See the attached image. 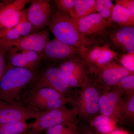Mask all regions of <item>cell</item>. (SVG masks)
Listing matches in <instances>:
<instances>
[{"label":"cell","instance_id":"obj_6","mask_svg":"<svg viewBox=\"0 0 134 134\" xmlns=\"http://www.w3.org/2000/svg\"><path fill=\"white\" fill-rule=\"evenodd\" d=\"M92 81L103 91L108 90L125 77L134 75L114 60L90 71Z\"/></svg>","mask_w":134,"mask_h":134},{"label":"cell","instance_id":"obj_32","mask_svg":"<svg viewBox=\"0 0 134 134\" xmlns=\"http://www.w3.org/2000/svg\"><path fill=\"white\" fill-rule=\"evenodd\" d=\"M77 123H67L59 134H82L76 126Z\"/></svg>","mask_w":134,"mask_h":134},{"label":"cell","instance_id":"obj_29","mask_svg":"<svg viewBox=\"0 0 134 134\" xmlns=\"http://www.w3.org/2000/svg\"><path fill=\"white\" fill-rule=\"evenodd\" d=\"M117 61L125 69L134 73V53L119 54Z\"/></svg>","mask_w":134,"mask_h":134},{"label":"cell","instance_id":"obj_10","mask_svg":"<svg viewBox=\"0 0 134 134\" xmlns=\"http://www.w3.org/2000/svg\"><path fill=\"white\" fill-rule=\"evenodd\" d=\"M122 93L112 88L103 91L99 99V113L116 122L124 120L125 103Z\"/></svg>","mask_w":134,"mask_h":134},{"label":"cell","instance_id":"obj_38","mask_svg":"<svg viewBox=\"0 0 134 134\" xmlns=\"http://www.w3.org/2000/svg\"><path fill=\"white\" fill-rule=\"evenodd\" d=\"M31 134H33V133H32V132H31Z\"/></svg>","mask_w":134,"mask_h":134},{"label":"cell","instance_id":"obj_35","mask_svg":"<svg viewBox=\"0 0 134 134\" xmlns=\"http://www.w3.org/2000/svg\"><path fill=\"white\" fill-rule=\"evenodd\" d=\"M108 134H129L126 131L121 130H115L114 131Z\"/></svg>","mask_w":134,"mask_h":134},{"label":"cell","instance_id":"obj_34","mask_svg":"<svg viewBox=\"0 0 134 134\" xmlns=\"http://www.w3.org/2000/svg\"><path fill=\"white\" fill-rule=\"evenodd\" d=\"M80 132L82 134H100L86 125H83L82 126Z\"/></svg>","mask_w":134,"mask_h":134},{"label":"cell","instance_id":"obj_8","mask_svg":"<svg viewBox=\"0 0 134 134\" xmlns=\"http://www.w3.org/2000/svg\"><path fill=\"white\" fill-rule=\"evenodd\" d=\"M106 44L119 54L134 53V26L112 24L108 30Z\"/></svg>","mask_w":134,"mask_h":134},{"label":"cell","instance_id":"obj_11","mask_svg":"<svg viewBox=\"0 0 134 134\" xmlns=\"http://www.w3.org/2000/svg\"><path fill=\"white\" fill-rule=\"evenodd\" d=\"M44 112L23 104H12L0 101V124L36 120Z\"/></svg>","mask_w":134,"mask_h":134},{"label":"cell","instance_id":"obj_28","mask_svg":"<svg viewBox=\"0 0 134 134\" xmlns=\"http://www.w3.org/2000/svg\"><path fill=\"white\" fill-rule=\"evenodd\" d=\"M76 0H55L54 1L57 10L66 15H69L74 7Z\"/></svg>","mask_w":134,"mask_h":134},{"label":"cell","instance_id":"obj_22","mask_svg":"<svg viewBox=\"0 0 134 134\" xmlns=\"http://www.w3.org/2000/svg\"><path fill=\"white\" fill-rule=\"evenodd\" d=\"M32 124L26 121L9 122L0 124V134H20L31 129Z\"/></svg>","mask_w":134,"mask_h":134},{"label":"cell","instance_id":"obj_3","mask_svg":"<svg viewBox=\"0 0 134 134\" xmlns=\"http://www.w3.org/2000/svg\"><path fill=\"white\" fill-rule=\"evenodd\" d=\"M76 90L73 105L77 109L78 116L84 120H91L99 113V99L103 91L90 79Z\"/></svg>","mask_w":134,"mask_h":134},{"label":"cell","instance_id":"obj_21","mask_svg":"<svg viewBox=\"0 0 134 134\" xmlns=\"http://www.w3.org/2000/svg\"><path fill=\"white\" fill-rule=\"evenodd\" d=\"M111 20L112 24L119 26H134V15L120 5L114 6Z\"/></svg>","mask_w":134,"mask_h":134},{"label":"cell","instance_id":"obj_26","mask_svg":"<svg viewBox=\"0 0 134 134\" xmlns=\"http://www.w3.org/2000/svg\"><path fill=\"white\" fill-rule=\"evenodd\" d=\"M112 88L122 95H127L134 92V75L125 77Z\"/></svg>","mask_w":134,"mask_h":134},{"label":"cell","instance_id":"obj_12","mask_svg":"<svg viewBox=\"0 0 134 134\" xmlns=\"http://www.w3.org/2000/svg\"><path fill=\"white\" fill-rule=\"evenodd\" d=\"M50 41L49 31L45 29L12 41L0 39V44L9 48L14 47L18 51L26 50L41 53Z\"/></svg>","mask_w":134,"mask_h":134},{"label":"cell","instance_id":"obj_27","mask_svg":"<svg viewBox=\"0 0 134 134\" xmlns=\"http://www.w3.org/2000/svg\"><path fill=\"white\" fill-rule=\"evenodd\" d=\"M124 119L133 122L134 120V92L126 95Z\"/></svg>","mask_w":134,"mask_h":134},{"label":"cell","instance_id":"obj_36","mask_svg":"<svg viewBox=\"0 0 134 134\" xmlns=\"http://www.w3.org/2000/svg\"><path fill=\"white\" fill-rule=\"evenodd\" d=\"M11 1H3L2 2H0V10L5 5L10 2ZM0 30H1V28H0Z\"/></svg>","mask_w":134,"mask_h":134},{"label":"cell","instance_id":"obj_1","mask_svg":"<svg viewBox=\"0 0 134 134\" xmlns=\"http://www.w3.org/2000/svg\"><path fill=\"white\" fill-rule=\"evenodd\" d=\"M0 81V101L12 104H23L21 93L35 79L36 70L8 66Z\"/></svg>","mask_w":134,"mask_h":134},{"label":"cell","instance_id":"obj_19","mask_svg":"<svg viewBox=\"0 0 134 134\" xmlns=\"http://www.w3.org/2000/svg\"><path fill=\"white\" fill-rule=\"evenodd\" d=\"M96 0H76L69 16L77 20L96 12Z\"/></svg>","mask_w":134,"mask_h":134},{"label":"cell","instance_id":"obj_13","mask_svg":"<svg viewBox=\"0 0 134 134\" xmlns=\"http://www.w3.org/2000/svg\"><path fill=\"white\" fill-rule=\"evenodd\" d=\"M48 0H32L27 10V15L32 26L37 30L48 26L52 15V8Z\"/></svg>","mask_w":134,"mask_h":134},{"label":"cell","instance_id":"obj_23","mask_svg":"<svg viewBox=\"0 0 134 134\" xmlns=\"http://www.w3.org/2000/svg\"><path fill=\"white\" fill-rule=\"evenodd\" d=\"M96 12L110 25H112V15L114 4L110 0H96Z\"/></svg>","mask_w":134,"mask_h":134},{"label":"cell","instance_id":"obj_17","mask_svg":"<svg viewBox=\"0 0 134 134\" xmlns=\"http://www.w3.org/2000/svg\"><path fill=\"white\" fill-rule=\"evenodd\" d=\"M26 107L36 108L41 112H47L65 107L66 104L69 102L68 99H50L41 98L27 97L26 99Z\"/></svg>","mask_w":134,"mask_h":134},{"label":"cell","instance_id":"obj_33","mask_svg":"<svg viewBox=\"0 0 134 134\" xmlns=\"http://www.w3.org/2000/svg\"><path fill=\"white\" fill-rule=\"evenodd\" d=\"M116 5H121L134 15V0H115Z\"/></svg>","mask_w":134,"mask_h":134},{"label":"cell","instance_id":"obj_25","mask_svg":"<svg viewBox=\"0 0 134 134\" xmlns=\"http://www.w3.org/2000/svg\"><path fill=\"white\" fill-rule=\"evenodd\" d=\"M14 28L23 36L36 33L38 31L32 26L29 21L26 10L22 11L19 23L14 26Z\"/></svg>","mask_w":134,"mask_h":134},{"label":"cell","instance_id":"obj_20","mask_svg":"<svg viewBox=\"0 0 134 134\" xmlns=\"http://www.w3.org/2000/svg\"><path fill=\"white\" fill-rule=\"evenodd\" d=\"M117 123L108 116L100 114L90 120V127L100 134H108L115 130Z\"/></svg>","mask_w":134,"mask_h":134},{"label":"cell","instance_id":"obj_15","mask_svg":"<svg viewBox=\"0 0 134 134\" xmlns=\"http://www.w3.org/2000/svg\"><path fill=\"white\" fill-rule=\"evenodd\" d=\"M18 52L14 47L9 48L6 55L9 63L8 66L36 70L43 59L41 53L26 50H22L21 52Z\"/></svg>","mask_w":134,"mask_h":134},{"label":"cell","instance_id":"obj_2","mask_svg":"<svg viewBox=\"0 0 134 134\" xmlns=\"http://www.w3.org/2000/svg\"><path fill=\"white\" fill-rule=\"evenodd\" d=\"M48 26L56 39L78 49L85 44L75 19L68 15L54 10L52 12Z\"/></svg>","mask_w":134,"mask_h":134},{"label":"cell","instance_id":"obj_4","mask_svg":"<svg viewBox=\"0 0 134 134\" xmlns=\"http://www.w3.org/2000/svg\"><path fill=\"white\" fill-rule=\"evenodd\" d=\"M43 88L54 89L68 98L72 104L74 101L72 88L58 66L50 65L41 72L36 73L35 79L31 83V90Z\"/></svg>","mask_w":134,"mask_h":134},{"label":"cell","instance_id":"obj_24","mask_svg":"<svg viewBox=\"0 0 134 134\" xmlns=\"http://www.w3.org/2000/svg\"><path fill=\"white\" fill-rule=\"evenodd\" d=\"M119 55V54L118 53L112 50L107 44H105L103 46L102 51L96 61L94 68L90 71L114 61L117 60Z\"/></svg>","mask_w":134,"mask_h":134},{"label":"cell","instance_id":"obj_16","mask_svg":"<svg viewBox=\"0 0 134 134\" xmlns=\"http://www.w3.org/2000/svg\"><path fill=\"white\" fill-rule=\"evenodd\" d=\"M30 0L12 1L0 10V28L14 27L19 23L21 13Z\"/></svg>","mask_w":134,"mask_h":134},{"label":"cell","instance_id":"obj_7","mask_svg":"<svg viewBox=\"0 0 134 134\" xmlns=\"http://www.w3.org/2000/svg\"><path fill=\"white\" fill-rule=\"evenodd\" d=\"M78 112L76 107L69 109L66 107L45 112L33 123L30 130L33 134H41L55 125L77 123Z\"/></svg>","mask_w":134,"mask_h":134},{"label":"cell","instance_id":"obj_31","mask_svg":"<svg viewBox=\"0 0 134 134\" xmlns=\"http://www.w3.org/2000/svg\"><path fill=\"white\" fill-rule=\"evenodd\" d=\"M9 48L0 44V81L7 69L6 66V55Z\"/></svg>","mask_w":134,"mask_h":134},{"label":"cell","instance_id":"obj_9","mask_svg":"<svg viewBox=\"0 0 134 134\" xmlns=\"http://www.w3.org/2000/svg\"><path fill=\"white\" fill-rule=\"evenodd\" d=\"M58 67L72 88H80L90 77L88 67L79 55L61 62Z\"/></svg>","mask_w":134,"mask_h":134},{"label":"cell","instance_id":"obj_18","mask_svg":"<svg viewBox=\"0 0 134 134\" xmlns=\"http://www.w3.org/2000/svg\"><path fill=\"white\" fill-rule=\"evenodd\" d=\"M104 44L85 45L78 49L79 55L88 67L90 70L93 68Z\"/></svg>","mask_w":134,"mask_h":134},{"label":"cell","instance_id":"obj_14","mask_svg":"<svg viewBox=\"0 0 134 134\" xmlns=\"http://www.w3.org/2000/svg\"><path fill=\"white\" fill-rule=\"evenodd\" d=\"M41 54L44 59L61 62L79 55L78 49L56 38L47 43Z\"/></svg>","mask_w":134,"mask_h":134},{"label":"cell","instance_id":"obj_5","mask_svg":"<svg viewBox=\"0 0 134 134\" xmlns=\"http://www.w3.org/2000/svg\"><path fill=\"white\" fill-rule=\"evenodd\" d=\"M75 20L78 30L84 40V45L106 44L108 30L111 25L98 13L95 12Z\"/></svg>","mask_w":134,"mask_h":134},{"label":"cell","instance_id":"obj_37","mask_svg":"<svg viewBox=\"0 0 134 134\" xmlns=\"http://www.w3.org/2000/svg\"><path fill=\"white\" fill-rule=\"evenodd\" d=\"M31 132L30 130H28L26 131V132H24V133L20 134H31Z\"/></svg>","mask_w":134,"mask_h":134},{"label":"cell","instance_id":"obj_30","mask_svg":"<svg viewBox=\"0 0 134 134\" xmlns=\"http://www.w3.org/2000/svg\"><path fill=\"white\" fill-rule=\"evenodd\" d=\"M21 34L14 27L0 30V39L12 41L21 37Z\"/></svg>","mask_w":134,"mask_h":134}]
</instances>
